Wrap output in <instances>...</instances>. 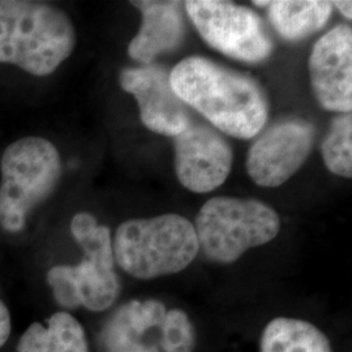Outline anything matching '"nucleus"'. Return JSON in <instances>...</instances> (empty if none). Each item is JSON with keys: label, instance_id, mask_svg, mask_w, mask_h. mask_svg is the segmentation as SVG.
I'll return each instance as SVG.
<instances>
[{"label": "nucleus", "instance_id": "obj_4", "mask_svg": "<svg viewBox=\"0 0 352 352\" xmlns=\"http://www.w3.org/2000/svg\"><path fill=\"white\" fill-rule=\"evenodd\" d=\"M0 168V227L19 232L29 212L56 188L62 176L60 154L49 140L24 138L7 146Z\"/></svg>", "mask_w": 352, "mask_h": 352}, {"label": "nucleus", "instance_id": "obj_11", "mask_svg": "<svg viewBox=\"0 0 352 352\" xmlns=\"http://www.w3.org/2000/svg\"><path fill=\"white\" fill-rule=\"evenodd\" d=\"M47 282L56 302L67 309L84 305L89 311L102 312L113 305L120 291L113 264L88 257L77 266L51 267Z\"/></svg>", "mask_w": 352, "mask_h": 352}, {"label": "nucleus", "instance_id": "obj_2", "mask_svg": "<svg viewBox=\"0 0 352 352\" xmlns=\"http://www.w3.org/2000/svg\"><path fill=\"white\" fill-rule=\"evenodd\" d=\"M76 30L68 14L45 1L0 0V63L49 76L74 52Z\"/></svg>", "mask_w": 352, "mask_h": 352}, {"label": "nucleus", "instance_id": "obj_18", "mask_svg": "<svg viewBox=\"0 0 352 352\" xmlns=\"http://www.w3.org/2000/svg\"><path fill=\"white\" fill-rule=\"evenodd\" d=\"M162 347L164 352H192L195 347V331L187 314L171 309L162 322Z\"/></svg>", "mask_w": 352, "mask_h": 352}, {"label": "nucleus", "instance_id": "obj_21", "mask_svg": "<svg viewBox=\"0 0 352 352\" xmlns=\"http://www.w3.org/2000/svg\"><path fill=\"white\" fill-rule=\"evenodd\" d=\"M333 7H336L346 19H352V3L351 1H333Z\"/></svg>", "mask_w": 352, "mask_h": 352}, {"label": "nucleus", "instance_id": "obj_20", "mask_svg": "<svg viewBox=\"0 0 352 352\" xmlns=\"http://www.w3.org/2000/svg\"><path fill=\"white\" fill-rule=\"evenodd\" d=\"M11 334V317L4 302H0V347L7 342Z\"/></svg>", "mask_w": 352, "mask_h": 352}, {"label": "nucleus", "instance_id": "obj_19", "mask_svg": "<svg viewBox=\"0 0 352 352\" xmlns=\"http://www.w3.org/2000/svg\"><path fill=\"white\" fill-rule=\"evenodd\" d=\"M50 337L47 327L34 322L28 327L19 342L17 351L19 352H49Z\"/></svg>", "mask_w": 352, "mask_h": 352}, {"label": "nucleus", "instance_id": "obj_3", "mask_svg": "<svg viewBox=\"0 0 352 352\" xmlns=\"http://www.w3.org/2000/svg\"><path fill=\"white\" fill-rule=\"evenodd\" d=\"M199 250L195 226L179 214L126 221L113 243L115 261L138 279L176 274L192 264Z\"/></svg>", "mask_w": 352, "mask_h": 352}, {"label": "nucleus", "instance_id": "obj_5", "mask_svg": "<svg viewBox=\"0 0 352 352\" xmlns=\"http://www.w3.org/2000/svg\"><path fill=\"white\" fill-rule=\"evenodd\" d=\"M193 226L205 256L231 264L248 250L276 239L280 219L264 202L214 197L202 206Z\"/></svg>", "mask_w": 352, "mask_h": 352}, {"label": "nucleus", "instance_id": "obj_10", "mask_svg": "<svg viewBox=\"0 0 352 352\" xmlns=\"http://www.w3.org/2000/svg\"><path fill=\"white\" fill-rule=\"evenodd\" d=\"M308 67L317 102L329 111L351 113V28L336 26L320 38L312 50Z\"/></svg>", "mask_w": 352, "mask_h": 352}, {"label": "nucleus", "instance_id": "obj_15", "mask_svg": "<svg viewBox=\"0 0 352 352\" xmlns=\"http://www.w3.org/2000/svg\"><path fill=\"white\" fill-rule=\"evenodd\" d=\"M322 157L327 168L342 177L352 176V116H337L322 144Z\"/></svg>", "mask_w": 352, "mask_h": 352}, {"label": "nucleus", "instance_id": "obj_8", "mask_svg": "<svg viewBox=\"0 0 352 352\" xmlns=\"http://www.w3.org/2000/svg\"><path fill=\"white\" fill-rule=\"evenodd\" d=\"M175 171L183 187L208 193L221 187L231 173L232 148L221 132L190 123L174 138Z\"/></svg>", "mask_w": 352, "mask_h": 352}, {"label": "nucleus", "instance_id": "obj_9", "mask_svg": "<svg viewBox=\"0 0 352 352\" xmlns=\"http://www.w3.org/2000/svg\"><path fill=\"white\" fill-rule=\"evenodd\" d=\"M122 88L139 104L140 118L151 132L175 138L192 123L188 107L171 87L167 71L155 64L126 68L119 77Z\"/></svg>", "mask_w": 352, "mask_h": 352}, {"label": "nucleus", "instance_id": "obj_6", "mask_svg": "<svg viewBox=\"0 0 352 352\" xmlns=\"http://www.w3.org/2000/svg\"><path fill=\"white\" fill-rule=\"evenodd\" d=\"M186 10L201 37L215 50L245 63H261L273 42L257 13L228 1L192 0Z\"/></svg>", "mask_w": 352, "mask_h": 352}, {"label": "nucleus", "instance_id": "obj_17", "mask_svg": "<svg viewBox=\"0 0 352 352\" xmlns=\"http://www.w3.org/2000/svg\"><path fill=\"white\" fill-rule=\"evenodd\" d=\"M140 338L120 308L113 314L102 333L106 352H158L155 346L142 344Z\"/></svg>", "mask_w": 352, "mask_h": 352}, {"label": "nucleus", "instance_id": "obj_7", "mask_svg": "<svg viewBox=\"0 0 352 352\" xmlns=\"http://www.w3.org/2000/svg\"><path fill=\"white\" fill-rule=\"evenodd\" d=\"M315 144V126L300 119L277 123L252 144L247 171L265 188H276L295 175Z\"/></svg>", "mask_w": 352, "mask_h": 352}, {"label": "nucleus", "instance_id": "obj_14", "mask_svg": "<svg viewBox=\"0 0 352 352\" xmlns=\"http://www.w3.org/2000/svg\"><path fill=\"white\" fill-rule=\"evenodd\" d=\"M261 352H333L327 336L314 324L278 317L263 333Z\"/></svg>", "mask_w": 352, "mask_h": 352}, {"label": "nucleus", "instance_id": "obj_16", "mask_svg": "<svg viewBox=\"0 0 352 352\" xmlns=\"http://www.w3.org/2000/svg\"><path fill=\"white\" fill-rule=\"evenodd\" d=\"M49 352H88V342L81 324L67 312H58L47 320Z\"/></svg>", "mask_w": 352, "mask_h": 352}, {"label": "nucleus", "instance_id": "obj_12", "mask_svg": "<svg viewBox=\"0 0 352 352\" xmlns=\"http://www.w3.org/2000/svg\"><path fill=\"white\" fill-rule=\"evenodd\" d=\"M132 4L142 14L139 33L128 46V55L144 65L153 64L162 54L176 50L186 34L179 1L140 0Z\"/></svg>", "mask_w": 352, "mask_h": 352}, {"label": "nucleus", "instance_id": "obj_1", "mask_svg": "<svg viewBox=\"0 0 352 352\" xmlns=\"http://www.w3.org/2000/svg\"><path fill=\"white\" fill-rule=\"evenodd\" d=\"M170 82L182 101L222 133L248 140L264 128L267 101L250 76L201 56H189L176 64Z\"/></svg>", "mask_w": 352, "mask_h": 352}, {"label": "nucleus", "instance_id": "obj_13", "mask_svg": "<svg viewBox=\"0 0 352 352\" xmlns=\"http://www.w3.org/2000/svg\"><path fill=\"white\" fill-rule=\"evenodd\" d=\"M269 20L278 34L287 41H300L327 25L331 13V1L324 0H276L266 1Z\"/></svg>", "mask_w": 352, "mask_h": 352}]
</instances>
